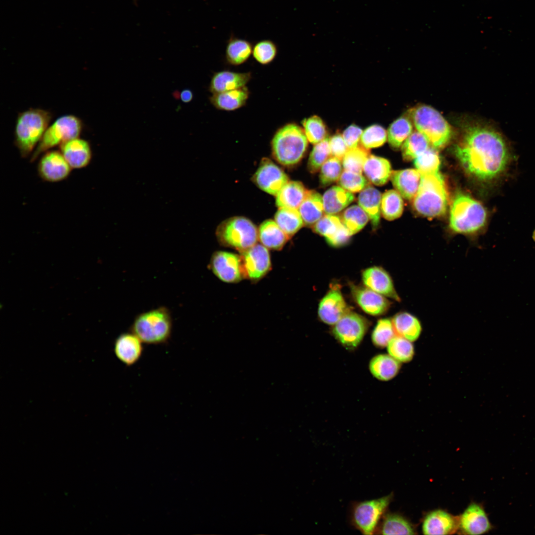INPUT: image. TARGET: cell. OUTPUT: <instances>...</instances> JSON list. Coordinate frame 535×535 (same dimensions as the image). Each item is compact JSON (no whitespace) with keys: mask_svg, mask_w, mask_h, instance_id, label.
<instances>
[{"mask_svg":"<svg viewBox=\"0 0 535 535\" xmlns=\"http://www.w3.org/2000/svg\"><path fill=\"white\" fill-rule=\"evenodd\" d=\"M245 277L257 281L263 277L271 267L268 249L262 244H256L241 253Z\"/></svg>","mask_w":535,"mask_h":535,"instance_id":"5bb4252c","label":"cell"},{"mask_svg":"<svg viewBox=\"0 0 535 535\" xmlns=\"http://www.w3.org/2000/svg\"><path fill=\"white\" fill-rule=\"evenodd\" d=\"M142 341L131 331L121 334L115 340L114 351L123 364L131 366L136 364L143 351Z\"/></svg>","mask_w":535,"mask_h":535,"instance_id":"7402d4cb","label":"cell"},{"mask_svg":"<svg viewBox=\"0 0 535 535\" xmlns=\"http://www.w3.org/2000/svg\"><path fill=\"white\" fill-rule=\"evenodd\" d=\"M351 235L342 223L338 230L331 237L326 238L327 242L333 247H340L346 244Z\"/></svg>","mask_w":535,"mask_h":535,"instance_id":"11a10c76","label":"cell"},{"mask_svg":"<svg viewBox=\"0 0 535 535\" xmlns=\"http://www.w3.org/2000/svg\"><path fill=\"white\" fill-rule=\"evenodd\" d=\"M349 310L337 285H334L321 300L318 315L323 322L335 324Z\"/></svg>","mask_w":535,"mask_h":535,"instance_id":"2e32d148","label":"cell"},{"mask_svg":"<svg viewBox=\"0 0 535 535\" xmlns=\"http://www.w3.org/2000/svg\"><path fill=\"white\" fill-rule=\"evenodd\" d=\"M364 172L368 179L377 186L385 184L390 178L392 173L389 161L385 158L370 155L363 167Z\"/></svg>","mask_w":535,"mask_h":535,"instance_id":"83f0119b","label":"cell"},{"mask_svg":"<svg viewBox=\"0 0 535 535\" xmlns=\"http://www.w3.org/2000/svg\"><path fill=\"white\" fill-rule=\"evenodd\" d=\"M278 53L276 44L272 40L259 41L253 46L252 55L259 63L265 65L271 63Z\"/></svg>","mask_w":535,"mask_h":535,"instance_id":"ee69618b","label":"cell"},{"mask_svg":"<svg viewBox=\"0 0 535 535\" xmlns=\"http://www.w3.org/2000/svg\"><path fill=\"white\" fill-rule=\"evenodd\" d=\"M454 152L465 170L484 182L502 176L512 159L510 147L504 136L483 123L466 126Z\"/></svg>","mask_w":535,"mask_h":535,"instance_id":"6da1fadb","label":"cell"},{"mask_svg":"<svg viewBox=\"0 0 535 535\" xmlns=\"http://www.w3.org/2000/svg\"><path fill=\"white\" fill-rule=\"evenodd\" d=\"M426 138L418 131L413 132L401 146L402 157L404 160H414L429 147Z\"/></svg>","mask_w":535,"mask_h":535,"instance_id":"f35d334b","label":"cell"},{"mask_svg":"<svg viewBox=\"0 0 535 535\" xmlns=\"http://www.w3.org/2000/svg\"><path fill=\"white\" fill-rule=\"evenodd\" d=\"M82 128V121L76 116L70 114L58 117L46 130L31 155L30 161H35L40 155L51 149L79 137Z\"/></svg>","mask_w":535,"mask_h":535,"instance_id":"30bf717a","label":"cell"},{"mask_svg":"<svg viewBox=\"0 0 535 535\" xmlns=\"http://www.w3.org/2000/svg\"><path fill=\"white\" fill-rule=\"evenodd\" d=\"M308 190L299 181H288L276 195V204L280 208L298 210Z\"/></svg>","mask_w":535,"mask_h":535,"instance_id":"4dcf8cb0","label":"cell"},{"mask_svg":"<svg viewBox=\"0 0 535 535\" xmlns=\"http://www.w3.org/2000/svg\"><path fill=\"white\" fill-rule=\"evenodd\" d=\"M250 95L247 87L214 94L210 101L216 109L227 111H234L244 106Z\"/></svg>","mask_w":535,"mask_h":535,"instance_id":"d4e9b609","label":"cell"},{"mask_svg":"<svg viewBox=\"0 0 535 535\" xmlns=\"http://www.w3.org/2000/svg\"><path fill=\"white\" fill-rule=\"evenodd\" d=\"M370 155L369 149L361 144L355 148L348 149L342 159L344 170L362 174L364 163Z\"/></svg>","mask_w":535,"mask_h":535,"instance_id":"60d3db41","label":"cell"},{"mask_svg":"<svg viewBox=\"0 0 535 535\" xmlns=\"http://www.w3.org/2000/svg\"><path fill=\"white\" fill-rule=\"evenodd\" d=\"M369 217L366 212L358 205H353L343 213L341 221L352 235L362 230L366 225Z\"/></svg>","mask_w":535,"mask_h":535,"instance_id":"ab89813d","label":"cell"},{"mask_svg":"<svg viewBox=\"0 0 535 535\" xmlns=\"http://www.w3.org/2000/svg\"><path fill=\"white\" fill-rule=\"evenodd\" d=\"M304 132L308 140L316 144L326 137V130L321 119L317 115L304 119L302 121Z\"/></svg>","mask_w":535,"mask_h":535,"instance_id":"7dc6e473","label":"cell"},{"mask_svg":"<svg viewBox=\"0 0 535 535\" xmlns=\"http://www.w3.org/2000/svg\"><path fill=\"white\" fill-rule=\"evenodd\" d=\"M459 529V518L437 509L425 517L422 525L425 535H451Z\"/></svg>","mask_w":535,"mask_h":535,"instance_id":"d6986e66","label":"cell"},{"mask_svg":"<svg viewBox=\"0 0 535 535\" xmlns=\"http://www.w3.org/2000/svg\"><path fill=\"white\" fill-rule=\"evenodd\" d=\"M333 325L332 333L336 339L346 348L352 349L362 341L368 322L361 315L349 311Z\"/></svg>","mask_w":535,"mask_h":535,"instance_id":"8fae6325","label":"cell"},{"mask_svg":"<svg viewBox=\"0 0 535 535\" xmlns=\"http://www.w3.org/2000/svg\"><path fill=\"white\" fill-rule=\"evenodd\" d=\"M392 493L370 500L354 501L350 506L351 525L363 535H374L391 502Z\"/></svg>","mask_w":535,"mask_h":535,"instance_id":"ba28073f","label":"cell"},{"mask_svg":"<svg viewBox=\"0 0 535 535\" xmlns=\"http://www.w3.org/2000/svg\"><path fill=\"white\" fill-rule=\"evenodd\" d=\"M491 529L486 513L477 503L470 504L459 517V529L464 534L481 535Z\"/></svg>","mask_w":535,"mask_h":535,"instance_id":"ffe728a7","label":"cell"},{"mask_svg":"<svg viewBox=\"0 0 535 535\" xmlns=\"http://www.w3.org/2000/svg\"><path fill=\"white\" fill-rule=\"evenodd\" d=\"M338 181L340 187L352 193L361 191L368 185V180L362 174L346 170Z\"/></svg>","mask_w":535,"mask_h":535,"instance_id":"f907efd6","label":"cell"},{"mask_svg":"<svg viewBox=\"0 0 535 535\" xmlns=\"http://www.w3.org/2000/svg\"><path fill=\"white\" fill-rule=\"evenodd\" d=\"M329 146L330 156L341 160L348 150L343 136L340 134H336L329 138Z\"/></svg>","mask_w":535,"mask_h":535,"instance_id":"f5cc1de1","label":"cell"},{"mask_svg":"<svg viewBox=\"0 0 535 535\" xmlns=\"http://www.w3.org/2000/svg\"><path fill=\"white\" fill-rule=\"evenodd\" d=\"M420 174L419 188L413 199L415 210L428 217L443 215L447 209L448 195L442 175L439 171Z\"/></svg>","mask_w":535,"mask_h":535,"instance_id":"3957f363","label":"cell"},{"mask_svg":"<svg viewBox=\"0 0 535 535\" xmlns=\"http://www.w3.org/2000/svg\"><path fill=\"white\" fill-rule=\"evenodd\" d=\"M413 123L408 114L395 120L387 130V140L391 147L398 149L413 132Z\"/></svg>","mask_w":535,"mask_h":535,"instance_id":"d590c367","label":"cell"},{"mask_svg":"<svg viewBox=\"0 0 535 535\" xmlns=\"http://www.w3.org/2000/svg\"><path fill=\"white\" fill-rule=\"evenodd\" d=\"M252 43L231 35L226 46L225 57L228 63L238 66L246 62L252 54Z\"/></svg>","mask_w":535,"mask_h":535,"instance_id":"d6a6232c","label":"cell"},{"mask_svg":"<svg viewBox=\"0 0 535 535\" xmlns=\"http://www.w3.org/2000/svg\"><path fill=\"white\" fill-rule=\"evenodd\" d=\"M381 197V193L370 185L362 190L358 196L359 206L367 214L374 228H376L380 222Z\"/></svg>","mask_w":535,"mask_h":535,"instance_id":"4316f807","label":"cell"},{"mask_svg":"<svg viewBox=\"0 0 535 535\" xmlns=\"http://www.w3.org/2000/svg\"><path fill=\"white\" fill-rule=\"evenodd\" d=\"M376 534L415 535L416 533L412 525L403 516L396 513H385Z\"/></svg>","mask_w":535,"mask_h":535,"instance_id":"836d02e7","label":"cell"},{"mask_svg":"<svg viewBox=\"0 0 535 535\" xmlns=\"http://www.w3.org/2000/svg\"><path fill=\"white\" fill-rule=\"evenodd\" d=\"M342 222L339 216L334 214L323 215L312 227L317 233L328 238L339 228Z\"/></svg>","mask_w":535,"mask_h":535,"instance_id":"816d5d0a","label":"cell"},{"mask_svg":"<svg viewBox=\"0 0 535 535\" xmlns=\"http://www.w3.org/2000/svg\"><path fill=\"white\" fill-rule=\"evenodd\" d=\"M210 268L221 281L235 283L245 277L241 256L226 251L215 252L211 259Z\"/></svg>","mask_w":535,"mask_h":535,"instance_id":"7c38bea8","label":"cell"},{"mask_svg":"<svg viewBox=\"0 0 535 535\" xmlns=\"http://www.w3.org/2000/svg\"><path fill=\"white\" fill-rule=\"evenodd\" d=\"M322 197L324 212L327 214L339 213L355 199L352 192L337 186L330 188Z\"/></svg>","mask_w":535,"mask_h":535,"instance_id":"f546056e","label":"cell"},{"mask_svg":"<svg viewBox=\"0 0 535 535\" xmlns=\"http://www.w3.org/2000/svg\"><path fill=\"white\" fill-rule=\"evenodd\" d=\"M216 235L225 246L238 250L240 253L257 244L258 231L248 219L237 216L229 218L218 227Z\"/></svg>","mask_w":535,"mask_h":535,"instance_id":"9c48e42d","label":"cell"},{"mask_svg":"<svg viewBox=\"0 0 535 535\" xmlns=\"http://www.w3.org/2000/svg\"><path fill=\"white\" fill-rule=\"evenodd\" d=\"M397 335L410 341L416 340L420 336L422 324L419 319L413 314L401 311L396 313L391 319Z\"/></svg>","mask_w":535,"mask_h":535,"instance_id":"484cf974","label":"cell"},{"mask_svg":"<svg viewBox=\"0 0 535 535\" xmlns=\"http://www.w3.org/2000/svg\"><path fill=\"white\" fill-rule=\"evenodd\" d=\"M252 78L250 72H237L222 70L214 73L209 87L213 94L245 87Z\"/></svg>","mask_w":535,"mask_h":535,"instance_id":"603a6c76","label":"cell"},{"mask_svg":"<svg viewBox=\"0 0 535 535\" xmlns=\"http://www.w3.org/2000/svg\"><path fill=\"white\" fill-rule=\"evenodd\" d=\"M369 369L375 378L386 381L392 379L397 374L400 364L399 361L389 355L379 354L371 360Z\"/></svg>","mask_w":535,"mask_h":535,"instance_id":"e575fe53","label":"cell"},{"mask_svg":"<svg viewBox=\"0 0 535 535\" xmlns=\"http://www.w3.org/2000/svg\"><path fill=\"white\" fill-rule=\"evenodd\" d=\"M351 291L358 305L364 312L370 315H383L391 307V303L387 297L366 287L352 284L351 285Z\"/></svg>","mask_w":535,"mask_h":535,"instance_id":"e0dca14e","label":"cell"},{"mask_svg":"<svg viewBox=\"0 0 535 535\" xmlns=\"http://www.w3.org/2000/svg\"><path fill=\"white\" fill-rule=\"evenodd\" d=\"M329 138L326 136L323 140L315 145L310 155L308 167L311 173L319 171L322 164L329 158Z\"/></svg>","mask_w":535,"mask_h":535,"instance_id":"f6af8a7d","label":"cell"},{"mask_svg":"<svg viewBox=\"0 0 535 535\" xmlns=\"http://www.w3.org/2000/svg\"><path fill=\"white\" fill-rule=\"evenodd\" d=\"M392 183L401 196L407 200L413 199L420 183L421 174L416 168H409L392 171Z\"/></svg>","mask_w":535,"mask_h":535,"instance_id":"cb8c5ba5","label":"cell"},{"mask_svg":"<svg viewBox=\"0 0 535 535\" xmlns=\"http://www.w3.org/2000/svg\"><path fill=\"white\" fill-rule=\"evenodd\" d=\"M387 347L389 355L399 362H408L413 357L414 350L411 341L401 336H395Z\"/></svg>","mask_w":535,"mask_h":535,"instance_id":"b9f144b4","label":"cell"},{"mask_svg":"<svg viewBox=\"0 0 535 535\" xmlns=\"http://www.w3.org/2000/svg\"><path fill=\"white\" fill-rule=\"evenodd\" d=\"M391 320L383 318L379 320L372 333V341L379 348L387 346L390 340L396 336Z\"/></svg>","mask_w":535,"mask_h":535,"instance_id":"7bdbcfd3","label":"cell"},{"mask_svg":"<svg viewBox=\"0 0 535 535\" xmlns=\"http://www.w3.org/2000/svg\"><path fill=\"white\" fill-rule=\"evenodd\" d=\"M298 210L304 224L313 226L323 216L322 197L315 190H308Z\"/></svg>","mask_w":535,"mask_h":535,"instance_id":"f1b7e54d","label":"cell"},{"mask_svg":"<svg viewBox=\"0 0 535 535\" xmlns=\"http://www.w3.org/2000/svg\"><path fill=\"white\" fill-rule=\"evenodd\" d=\"M180 98L183 103H189L193 98V93L190 89H184L181 92Z\"/></svg>","mask_w":535,"mask_h":535,"instance_id":"9f6ffc18","label":"cell"},{"mask_svg":"<svg viewBox=\"0 0 535 535\" xmlns=\"http://www.w3.org/2000/svg\"><path fill=\"white\" fill-rule=\"evenodd\" d=\"M72 168L60 151L49 150L44 153L38 165L37 171L44 181L58 182L66 179Z\"/></svg>","mask_w":535,"mask_h":535,"instance_id":"4fadbf2b","label":"cell"},{"mask_svg":"<svg viewBox=\"0 0 535 535\" xmlns=\"http://www.w3.org/2000/svg\"><path fill=\"white\" fill-rule=\"evenodd\" d=\"M172 321L170 313L160 307L138 315L131 326L130 331L143 343L161 344L166 343L171 336Z\"/></svg>","mask_w":535,"mask_h":535,"instance_id":"8992f818","label":"cell"},{"mask_svg":"<svg viewBox=\"0 0 535 535\" xmlns=\"http://www.w3.org/2000/svg\"><path fill=\"white\" fill-rule=\"evenodd\" d=\"M404 209L402 197L394 190L385 191L381 197V213L388 220H393L399 217Z\"/></svg>","mask_w":535,"mask_h":535,"instance_id":"74e56055","label":"cell"},{"mask_svg":"<svg viewBox=\"0 0 535 535\" xmlns=\"http://www.w3.org/2000/svg\"><path fill=\"white\" fill-rule=\"evenodd\" d=\"M363 133L362 130L355 124L349 126L343 133V138L348 149L357 147Z\"/></svg>","mask_w":535,"mask_h":535,"instance_id":"db71d44e","label":"cell"},{"mask_svg":"<svg viewBox=\"0 0 535 535\" xmlns=\"http://www.w3.org/2000/svg\"><path fill=\"white\" fill-rule=\"evenodd\" d=\"M59 146L60 151L72 169L84 168L90 163L92 151L88 141L78 137Z\"/></svg>","mask_w":535,"mask_h":535,"instance_id":"44dd1931","label":"cell"},{"mask_svg":"<svg viewBox=\"0 0 535 535\" xmlns=\"http://www.w3.org/2000/svg\"><path fill=\"white\" fill-rule=\"evenodd\" d=\"M487 213L484 207L469 195L458 193L450 211L449 227L454 234L474 235L484 227Z\"/></svg>","mask_w":535,"mask_h":535,"instance_id":"277c9868","label":"cell"},{"mask_svg":"<svg viewBox=\"0 0 535 535\" xmlns=\"http://www.w3.org/2000/svg\"><path fill=\"white\" fill-rule=\"evenodd\" d=\"M289 238L276 222L271 219L263 222L258 230V238L261 243L271 250L281 249Z\"/></svg>","mask_w":535,"mask_h":535,"instance_id":"1f68e13d","label":"cell"},{"mask_svg":"<svg viewBox=\"0 0 535 535\" xmlns=\"http://www.w3.org/2000/svg\"><path fill=\"white\" fill-rule=\"evenodd\" d=\"M276 223L289 237L295 234L304 225L298 210L280 208L275 214Z\"/></svg>","mask_w":535,"mask_h":535,"instance_id":"8d00e7d4","label":"cell"},{"mask_svg":"<svg viewBox=\"0 0 535 535\" xmlns=\"http://www.w3.org/2000/svg\"><path fill=\"white\" fill-rule=\"evenodd\" d=\"M362 280L366 287L387 298L401 302L390 275L382 268L374 266L366 269L362 273Z\"/></svg>","mask_w":535,"mask_h":535,"instance_id":"ac0fdd59","label":"cell"},{"mask_svg":"<svg viewBox=\"0 0 535 535\" xmlns=\"http://www.w3.org/2000/svg\"><path fill=\"white\" fill-rule=\"evenodd\" d=\"M341 160L329 157L321 167L320 182L322 186H327L338 180L342 173Z\"/></svg>","mask_w":535,"mask_h":535,"instance_id":"c3c4849f","label":"cell"},{"mask_svg":"<svg viewBox=\"0 0 535 535\" xmlns=\"http://www.w3.org/2000/svg\"><path fill=\"white\" fill-rule=\"evenodd\" d=\"M408 115L417 131L426 138L432 147L441 149L449 142L452 136L451 126L433 107L420 105L409 110Z\"/></svg>","mask_w":535,"mask_h":535,"instance_id":"5b68a950","label":"cell"},{"mask_svg":"<svg viewBox=\"0 0 535 535\" xmlns=\"http://www.w3.org/2000/svg\"><path fill=\"white\" fill-rule=\"evenodd\" d=\"M308 146L305 133L295 123H287L279 128L271 141L272 154L284 165L297 163L303 158Z\"/></svg>","mask_w":535,"mask_h":535,"instance_id":"52a82bcc","label":"cell"},{"mask_svg":"<svg viewBox=\"0 0 535 535\" xmlns=\"http://www.w3.org/2000/svg\"><path fill=\"white\" fill-rule=\"evenodd\" d=\"M254 181L266 192L276 195L288 179L284 172L270 160L264 159L255 173Z\"/></svg>","mask_w":535,"mask_h":535,"instance_id":"9a60e30c","label":"cell"},{"mask_svg":"<svg viewBox=\"0 0 535 535\" xmlns=\"http://www.w3.org/2000/svg\"><path fill=\"white\" fill-rule=\"evenodd\" d=\"M533 239L534 240V241H535V230L534 232V233H533Z\"/></svg>","mask_w":535,"mask_h":535,"instance_id":"6f0895ef","label":"cell"},{"mask_svg":"<svg viewBox=\"0 0 535 535\" xmlns=\"http://www.w3.org/2000/svg\"><path fill=\"white\" fill-rule=\"evenodd\" d=\"M385 129L378 124L372 125L363 132L360 141L365 148L370 149L383 145L387 139Z\"/></svg>","mask_w":535,"mask_h":535,"instance_id":"681fc988","label":"cell"},{"mask_svg":"<svg viewBox=\"0 0 535 535\" xmlns=\"http://www.w3.org/2000/svg\"><path fill=\"white\" fill-rule=\"evenodd\" d=\"M414 160L416 168L420 173L436 172L439 170V157L433 147H429Z\"/></svg>","mask_w":535,"mask_h":535,"instance_id":"bcb514c9","label":"cell"},{"mask_svg":"<svg viewBox=\"0 0 535 535\" xmlns=\"http://www.w3.org/2000/svg\"><path fill=\"white\" fill-rule=\"evenodd\" d=\"M52 113L41 108H30L18 113L14 143L20 156L26 158L35 150L52 118Z\"/></svg>","mask_w":535,"mask_h":535,"instance_id":"7a4b0ae2","label":"cell"}]
</instances>
